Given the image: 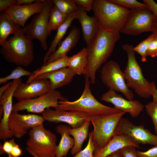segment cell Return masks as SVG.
I'll return each instance as SVG.
<instances>
[{"instance_id":"obj_1","label":"cell","mask_w":157,"mask_h":157,"mask_svg":"<svg viewBox=\"0 0 157 157\" xmlns=\"http://www.w3.org/2000/svg\"><path fill=\"white\" fill-rule=\"evenodd\" d=\"M119 33H111L99 27L94 38L86 48L87 64L83 75L91 84L95 83L97 71L112 53L120 39Z\"/></svg>"},{"instance_id":"obj_2","label":"cell","mask_w":157,"mask_h":157,"mask_svg":"<svg viewBox=\"0 0 157 157\" xmlns=\"http://www.w3.org/2000/svg\"><path fill=\"white\" fill-rule=\"evenodd\" d=\"M85 79L84 89L80 98L73 101H60L56 110L70 111L84 118L115 113L121 110L104 105L98 101L92 93L89 79Z\"/></svg>"},{"instance_id":"obj_3","label":"cell","mask_w":157,"mask_h":157,"mask_svg":"<svg viewBox=\"0 0 157 157\" xmlns=\"http://www.w3.org/2000/svg\"><path fill=\"white\" fill-rule=\"evenodd\" d=\"M92 10L99 27L113 33H120L130 10L109 0H93Z\"/></svg>"},{"instance_id":"obj_4","label":"cell","mask_w":157,"mask_h":157,"mask_svg":"<svg viewBox=\"0 0 157 157\" xmlns=\"http://www.w3.org/2000/svg\"><path fill=\"white\" fill-rule=\"evenodd\" d=\"M0 53L9 63L18 66L27 67L34 59L32 40L24 33L21 27L1 46Z\"/></svg>"},{"instance_id":"obj_5","label":"cell","mask_w":157,"mask_h":157,"mask_svg":"<svg viewBox=\"0 0 157 157\" xmlns=\"http://www.w3.org/2000/svg\"><path fill=\"white\" fill-rule=\"evenodd\" d=\"M134 47L125 43L122 46L127 57L126 65L123 74L127 87L132 89L139 97L148 99L151 96L150 92V82L144 76L141 68L137 61Z\"/></svg>"},{"instance_id":"obj_6","label":"cell","mask_w":157,"mask_h":157,"mask_svg":"<svg viewBox=\"0 0 157 157\" xmlns=\"http://www.w3.org/2000/svg\"><path fill=\"white\" fill-rule=\"evenodd\" d=\"M26 149L38 157H56L57 138L49 130L40 124L28 131Z\"/></svg>"},{"instance_id":"obj_7","label":"cell","mask_w":157,"mask_h":157,"mask_svg":"<svg viewBox=\"0 0 157 157\" xmlns=\"http://www.w3.org/2000/svg\"><path fill=\"white\" fill-rule=\"evenodd\" d=\"M126 113L121 110L115 113L84 118L88 119L93 125V130L91 132L95 149L103 148L110 141L118 123Z\"/></svg>"},{"instance_id":"obj_8","label":"cell","mask_w":157,"mask_h":157,"mask_svg":"<svg viewBox=\"0 0 157 157\" xmlns=\"http://www.w3.org/2000/svg\"><path fill=\"white\" fill-rule=\"evenodd\" d=\"M157 29V17L147 8L131 10L120 33L136 36L145 32L152 33Z\"/></svg>"},{"instance_id":"obj_9","label":"cell","mask_w":157,"mask_h":157,"mask_svg":"<svg viewBox=\"0 0 157 157\" xmlns=\"http://www.w3.org/2000/svg\"><path fill=\"white\" fill-rule=\"evenodd\" d=\"M100 77L109 89L121 93L128 100H133V93L127 87L123 72L116 61L110 60L104 63L100 70Z\"/></svg>"},{"instance_id":"obj_10","label":"cell","mask_w":157,"mask_h":157,"mask_svg":"<svg viewBox=\"0 0 157 157\" xmlns=\"http://www.w3.org/2000/svg\"><path fill=\"white\" fill-rule=\"evenodd\" d=\"M54 5L53 0H44L42 10L34 16L29 24L23 30L24 33L31 40L38 39L41 46L44 50L48 48L47 39L51 33L48 29V25L52 8Z\"/></svg>"},{"instance_id":"obj_11","label":"cell","mask_w":157,"mask_h":157,"mask_svg":"<svg viewBox=\"0 0 157 157\" xmlns=\"http://www.w3.org/2000/svg\"><path fill=\"white\" fill-rule=\"evenodd\" d=\"M59 100H67L59 91H51L36 98L18 101L13 105L12 112L26 110L29 112L41 113L51 107L57 109L59 105Z\"/></svg>"},{"instance_id":"obj_12","label":"cell","mask_w":157,"mask_h":157,"mask_svg":"<svg viewBox=\"0 0 157 157\" xmlns=\"http://www.w3.org/2000/svg\"><path fill=\"white\" fill-rule=\"evenodd\" d=\"M129 138L139 144L157 146V135L152 133L143 125H135L128 119L122 117L115 130L114 135Z\"/></svg>"},{"instance_id":"obj_13","label":"cell","mask_w":157,"mask_h":157,"mask_svg":"<svg viewBox=\"0 0 157 157\" xmlns=\"http://www.w3.org/2000/svg\"><path fill=\"white\" fill-rule=\"evenodd\" d=\"M45 121L42 116L36 114H21L12 112L9 119L8 126L13 136L20 138L28 131L40 124Z\"/></svg>"},{"instance_id":"obj_14","label":"cell","mask_w":157,"mask_h":157,"mask_svg":"<svg viewBox=\"0 0 157 157\" xmlns=\"http://www.w3.org/2000/svg\"><path fill=\"white\" fill-rule=\"evenodd\" d=\"M22 82V79L13 80L10 87L0 96V104L3 107V114L0 124V139L4 141L13 136L8 126V121L12 112L13 98L17 88Z\"/></svg>"},{"instance_id":"obj_15","label":"cell","mask_w":157,"mask_h":157,"mask_svg":"<svg viewBox=\"0 0 157 157\" xmlns=\"http://www.w3.org/2000/svg\"><path fill=\"white\" fill-rule=\"evenodd\" d=\"M100 99L112 104L115 108L129 113L133 118L139 116L144 108L143 104L139 101L125 99L116 92L110 89L104 93Z\"/></svg>"},{"instance_id":"obj_16","label":"cell","mask_w":157,"mask_h":157,"mask_svg":"<svg viewBox=\"0 0 157 157\" xmlns=\"http://www.w3.org/2000/svg\"><path fill=\"white\" fill-rule=\"evenodd\" d=\"M44 0H38L29 5H15L3 11L9 18L23 28L31 16L40 12L44 5Z\"/></svg>"},{"instance_id":"obj_17","label":"cell","mask_w":157,"mask_h":157,"mask_svg":"<svg viewBox=\"0 0 157 157\" xmlns=\"http://www.w3.org/2000/svg\"><path fill=\"white\" fill-rule=\"evenodd\" d=\"M50 91L51 83L49 80H34L27 84L22 82L13 96L19 101L36 98Z\"/></svg>"},{"instance_id":"obj_18","label":"cell","mask_w":157,"mask_h":157,"mask_svg":"<svg viewBox=\"0 0 157 157\" xmlns=\"http://www.w3.org/2000/svg\"><path fill=\"white\" fill-rule=\"evenodd\" d=\"M42 116L45 121L58 123L64 122L68 124L72 128L81 126L86 119L78 116L72 112L57 110L46 109L41 113Z\"/></svg>"},{"instance_id":"obj_19","label":"cell","mask_w":157,"mask_h":157,"mask_svg":"<svg viewBox=\"0 0 157 157\" xmlns=\"http://www.w3.org/2000/svg\"><path fill=\"white\" fill-rule=\"evenodd\" d=\"M75 75V73L71 68L67 67L41 74L33 80H49L50 82L51 91L69 84Z\"/></svg>"},{"instance_id":"obj_20","label":"cell","mask_w":157,"mask_h":157,"mask_svg":"<svg viewBox=\"0 0 157 157\" xmlns=\"http://www.w3.org/2000/svg\"><path fill=\"white\" fill-rule=\"evenodd\" d=\"M76 14V19L81 26L83 39L88 46L97 34L99 28L98 22L94 16H88L84 8L79 5L78 6Z\"/></svg>"},{"instance_id":"obj_21","label":"cell","mask_w":157,"mask_h":157,"mask_svg":"<svg viewBox=\"0 0 157 157\" xmlns=\"http://www.w3.org/2000/svg\"><path fill=\"white\" fill-rule=\"evenodd\" d=\"M133 146L139 148V144L131 138L122 135H115L110 141L103 148L95 149L94 157H107L123 148Z\"/></svg>"},{"instance_id":"obj_22","label":"cell","mask_w":157,"mask_h":157,"mask_svg":"<svg viewBox=\"0 0 157 157\" xmlns=\"http://www.w3.org/2000/svg\"><path fill=\"white\" fill-rule=\"evenodd\" d=\"M80 35L79 28L76 26H73L69 34L62 41L58 49L48 57L46 64L67 56L68 52L73 48L77 44Z\"/></svg>"},{"instance_id":"obj_23","label":"cell","mask_w":157,"mask_h":157,"mask_svg":"<svg viewBox=\"0 0 157 157\" xmlns=\"http://www.w3.org/2000/svg\"><path fill=\"white\" fill-rule=\"evenodd\" d=\"M90 122L88 119H86L80 126L75 128L69 127L68 130L69 133L73 137L74 141V145L70 151L72 155H75L81 151L83 143L89 135Z\"/></svg>"},{"instance_id":"obj_24","label":"cell","mask_w":157,"mask_h":157,"mask_svg":"<svg viewBox=\"0 0 157 157\" xmlns=\"http://www.w3.org/2000/svg\"><path fill=\"white\" fill-rule=\"evenodd\" d=\"M69 127L68 125L62 124L56 126V131L60 134L61 138L57 146L56 157L66 156L69 151L74 145V139L70 136L68 132Z\"/></svg>"},{"instance_id":"obj_25","label":"cell","mask_w":157,"mask_h":157,"mask_svg":"<svg viewBox=\"0 0 157 157\" xmlns=\"http://www.w3.org/2000/svg\"><path fill=\"white\" fill-rule=\"evenodd\" d=\"M76 11L68 14L64 22L58 28L50 47L44 58L43 65L46 64L48 57L56 51L57 46L60 43L68 28L71 26L72 22L74 19H76Z\"/></svg>"},{"instance_id":"obj_26","label":"cell","mask_w":157,"mask_h":157,"mask_svg":"<svg viewBox=\"0 0 157 157\" xmlns=\"http://www.w3.org/2000/svg\"><path fill=\"white\" fill-rule=\"evenodd\" d=\"M20 25L9 18L3 12L0 15V45L7 40L10 34L16 33L21 28Z\"/></svg>"},{"instance_id":"obj_27","label":"cell","mask_w":157,"mask_h":157,"mask_svg":"<svg viewBox=\"0 0 157 157\" xmlns=\"http://www.w3.org/2000/svg\"><path fill=\"white\" fill-rule=\"evenodd\" d=\"M87 64L86 48H83L76 54L69 57L67 61V67L79 75L84 74Z\"/></svg>"},{"instance_id":"obj_28","label":"cell","mask_w":157,"mask_h":157,"mask_svg":"<svg viewBox=\"0 0 157 157\" xmlns=\"http://www.w3.org/2000/svg\"><path fill=\"white\" fill-rule=\"evenodd\" d=\"M68 58L67 55L60 59L43 65L41 68L38 69L32 73V75L29 77L26 83L28 84L41 74L67 67V61Z\"/></svg>"},{"instance_id":"obj_29","label":"cell","mask_w":157,"mask_h":157,"mask_svg":"<svg viewBox=\"0 0 157 157\" xmlns=\"http://www.w3.org/2000/svg\"><path fill=\"white\" fill-rule=\"evenodd\" d=\"M68 15L62 13L53 5L50 15L48 25V30L51 31L52 30H57L64 22Z\"/></svg>"},{"instance_id":"obj_30","label":"cell","mask_w":157,"mask_h":157,"mask_svg":"<svg viewBox=\"0 0 157 157\" xmlns=\"http://www.w3.org/2000/svg\"><path fill=\"white\" fill-rule=\"evenodd\" d=\"M54 5L61 12L67 15L76 11L78 6L74 0H53Z\"/></svg>"},{"instance_id":"obj_31","label":"cell","mask_w":157,"mask_h":157,"mask_svg":"<svg viewBox=\"0 0 157 157\" xmlns=\"http://www.w3.org/2000/svg\"><path fill=\"white\" fill-rule=\"evenodd\" d=\"M157 36L153 33L149 35L147 38L139 43L136 46L133 47V49L140 56L141 61L145 62L147 59V51L150 42Z\"/></svg>"},{"instance_id":"obj_32","label":"cell","mask_w":157,"mask_h":157,"mask_svg":"<svg viewBox=\"0 0 157 157\" xmlns=\"http://www.w3.org/2000/svg\"><path fill=\"white\" fill-rule=\"evenodd\" d=\"M32 73L24 69L20 66H18L11 71V73L8 75L4 77L0 78V84L5 83L8 81L13 79V80L21 78L23 76H31Z\"/></svg>"},{"instance_id":"obj_33","label":"cell","mask_w":157,"mask_h":157,"mask_svg":"<svg viewBox=\"0 0 157 157\" xmlns=\"http://www.w3.org/2000/svg\"><path fill=\"white\" fill-rule=\"evenodd\" d=\"M145 108L147 114L151 119L156 134L157 135V103L153 100L146 104Z\"/></svg>"},{"instance_id":"obj_34","label":"cell","mask_w":157,"mask_h":157,"mask_svg":"<svg viewBox=\"0 0 157 157\" xmlns=\"http://www.w3.org/2000/svg\"><path fill=\"white\" fill-rule=\"evenodd\" d=\"M110 2L125 7L131 10H135L147 8L144 3L135 0H109Z\"/></svg>"},{"instance_id":"obj_35","label":"cell","mask_w":157,"mask_h":157,"mask_svg":"<svg viewBox=\"0 0 157 157\" xmlns=\"http://www.w3.org/2000/svg\"><path fill=\"white\" fill-rule=\"evenodd\" d=\"M95 148L92 141V132L89 133L88 142L86 147L72 157H94Z\"/></svg>"},{"instance_id":"obj_36","label":"cell","mask_w":157,"mask_h":157,"mask_svg":"<svg viewBox=\"0 0 157 157\" xmlns=\"http://www.w3.org/2000/svg\"><path fill=\"white\" fill-rule=\"evenodd\" d=\"M16 144L14 138L5 141L3 144L0 146V154L6 153L9 156L13 147Z\"/></svg>"},{"instance_id":"obj_37","label":"cell","mask_w":157,"mask_h":157,"mask_svg":"<svg viewBox=\"0 0 157 157\" xmlns=\"http://www.w3.org/2000/svg\"><path fill=\"white\" fill-rule=\"evenodd\" d=\"M136 148L134 146H128L123 148L120 151L123 157H138Z\"/></svg>"},{"instance_id":"obj_38","label":"cell","mask_w":157,"mask_h":157,"mask_svg":"<svg viewBox=\"0 0 157 157\" xmlns=\"http://www.w3.org/2000/svg\"><path fill=\"white\" fill-rule=\"evenodd\" d=\"M147 56L152 58L157 56V37L149 43L147 50Z\"/></svg>"},{"instance_id":"obj_39","label":"cell","mask_w":157,"mask_h":157,"mask_svg":"<svg viewBox=\"0 0 157 157\" xmlns=\"http://www.w3.org/2000/svg\"><path fill=\"white\" fill-rule=\"evenodd\" d=\"M136 153L138 157H157V146L145 151L136 150Z\"/></svg>"},{"instance_id":"obj_40","label":"cell","mask_w":157,"mask_h":157,"mask_svg":"<svg viewBox=\"0 0 157 157\" xmlns=\"http://www.w3.org/2000/svg\"><path fill=\"white\" fill-rule=\"evenodd\" d=\"M16 4L17 0H0V11H4L11 6Z\"/></svg>"},{"instance_id":"obj_41","label":"cell","mask_w":157,"mask_h":157,"mask_svg":"<svg viewBox=\"0 0 157 157\" xmlns=\"http://www.w3.org/2000/svg\"><path fill=\"white\" fill-rule=\"evenodd\" d=\"M76 3L82 6L86 11H89L92 9L93 0H74Z\"/></svg>"},{"instance_id":"obj_42","label":"cell","mask_w":157,"mask_h":157,"mask_svg":"<svg viewBox=\"0 0 157 157\" xmlns=\"http://www.w3.org/2000/svg\"><path fill=\"white\" fill-rule=\"evenodd\" d=\"M143 3L157 17V3L153 0H143Z\"/></svg>"},{"instance_id":"obj_43","label":"cell","mask_w":157,"mask_h":157,"mask_svg":"<svg viewBox=\"0 0 157 157\" xmlns=\"http://www.w3.org/2000/svg\"><path fill=\"white\" fill-rule=\"evenodd\" d=\"M22 151L19 146L16 143L13 147L10 155L8 157H19L22 154Z\"/></svg>"},{"instance_id":"obj_44","label":"cell","mask_w":157,"mask_h":157,"mask_svg":"<svg viewBox=\"0 0 157 157\" xmlns=\"http://www.w3.org/2000/svg\"><path fill=\"white\" fill-rule=\"evenodd\" d=\"M150 92L151 96L153 97V100L157 103V88L154 81L150 82Z\"/></svg>"},{"instance_id":"obj_45","label":"cell","mask_w":157,"mask_h":157,"mask_svg":"<svg viewBox=\"0 0 157 157\" xmlns=\"http://www.w3.org/2000/svg\"><path fill=\"white\" fill-rule=\"evenodd\" d=\"M36 0H17V5H21L22 4H24V5H29L35 2Z\"/></svg>"},{"instance_id":"obj_46","label":"cell","mask_w":157,"mask_h":157,"mask_svg":"<svg viewBox=\"0 0 157 157\" xmlns=\"http://www.w3.org/2000/svg\"><path fill=\"white\" fill-rule=\"evenodd\" d=\"M13 83V81H10L5 85L2 86L0 88V96L2 94L10 87Z\"/></svg>"},{"instance_id":"obj_47","label":"cell","mask_w":157,"mask_h":157,"mask_svg":"<svg viewBox=\"0 0 157 157\" xmlns=\"http://www.w3.org/2000/svg\"><path fill=\"white\" fill-rule=\"evenodd\" d=\"M110 157H123L120 150L117 151L113 153L110 155Z\"/></svg>"},{"instance_id":"obj_48","label":"cell","mask_w":157,"mask_h":157,"mask_svg":"<svg viewBox=\"0 0 157 157\" xmlns=\"http://www.w3.org/2000/svg\"><path fill=\"white\" fill-rule=\"evenodd\" d=\"M152 33L154 34L157 36V29Z\"/></svg>"},{"instance_id":"obj_49","label":"cell","mask_w":157,"mask_h":157,"mask_svg":"<svg viewBox=\"0 0 157 157\" xmlns=\"http://www.w3.org/2000/svg\"><path fill=\"white\" fill-rule=\"evenodd\" d=\"M31 155L33 156L34 157H38V156H37L36 155H35V154H32Z\"/></svg>"},{"instance_id":"obj_50","label":"cell","mask_w":157,"mask_h":157,"mask_svg":"<svg viewBox=\"0 0 157 157\" xmlns=\"http://www.w3.org/2000/svg\"><path fill=\"white\" fill-rule=\"evenodd\" d=\"M111 156L110 155L108 156L107 157H110Z\"/></svg>"}]
</instances>
